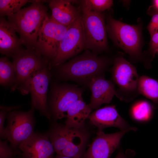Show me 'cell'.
<instances>
[{
    "label": "cell",
    "mask_w": 158,
    "mask_h": 158,
    "mask_svg": "<svg viewBox=\"0 0 158 158\" xmlns=\"http://www.w3.org/2000/svg\"><path fill=\"white\" fill-rule=\"evenodd\" d=\"M44 1H32L30 6L8 16L7 20L19 34L22 44L27 49H35L40 30L48 16Z\"/></svg>",
    "instance_id": "cell-1"
},
{
    "label": "cell",
    "mask_w": 158,
    "mask_h": 158,
    "mask_svg": "<svg viewBox=\"0 0 158 158\" xmlns=\"http://www.w3.org/2000/svg\"><path fill=\"white\" fill-rule=\"evenodd\" d=\"M109 60L87 50L84 53L58 66L57 74L64 80L87 84L92 78L103 75L109 64Z\"/></svg>",
    "instance_id": "cell-2"
},
{
    "label": "cell",
    "mask_w": 158,
    "mask_h": 158,
    "mask_svg": "<svg viewBox=\"0 0 158 158\" xmlns=\"http://www.w3.org/2000/svg\"><path fill=\"white\" fill-rule=\"evenodd\" d=\"M106 25L107 32L114 44L133 59L141 58V29L140 25L123 23L109 15Z\"/></svg>",
    "instance_id": "cell-3"
},
{
    "label": "cell",
    "mask_w": 158,
    "mask_h": 158,
    "mask_svg": "<svg viewBox=\"0 0 158 158\" xmlns=\"http://www.w3.org/2000/svg\"><path fill=\"white\" fill-rule=\"evenodd\" d=\"M85 49L96 54L107 50L108 43L104 15L92 10L85 0L81 1Z\"/></svg>",
    "instance_id": "cell-4"
},
{
    "label": "cell",
    "mask_w": 158,
    "mask_h": 158,
    "mask_svg": "<svg viewBox=\"0 0 158 158\" xmlns=\"http://www.w3.org/2000/svg\"><path fill=\"white\" fill-rule=\"evenodd\" d=\"M111 78L117 87L115 95L121 101L130 102L140 94L139 76L135 67L121 56L114 59L111 69Z\"/></svg>",
    "instance_id": "cell-5"
},
{
    "label": "cell",
    "mask_w": 158,
    "mask_h": 158,
    "mask_svg": "<svg viewBox=\"0 0 158 158\" xmlns=\"http://www.w3.org/2000/svg\"><path fill=\"white\" fill-rule=\"evenodd\" d=\"M48 65L34 74L18 89L23 95L30 93L32 108L38 110L48 119L50 117L48 112L47 93L51 76Z\"/></svg>",
    "instance_id": "cell-6"
},
{
    "label": "cell",
    "mask_w": 158,
    "mask_h": 158,
    "mask_svg": "<svg viewBox=\"0 0 158 158\" xmlns=\"http://www.w3.org/2000/svg\"><path fill=\"white\" fill-rule=\"evenodd\" d=\"M11 58L16 78L11 91L17 89L34 74L49 65L48 60L35 49L22 48Z\"/></svg>",
    "instance_id": "cell-7"
},
{
    "label": "cell",
    "mask_w": 158,
    "mask_h": 158,
    "mask_svg": "<svg viewBox=\"0 0 158 158\" xmlns=\"http://www.w3.org/2000/svg\"><path fill=\"white\" fill-rule=\"evenodd\" d=\"M85 49V42L81 15L70 25L59 45L56 55L49 63V69L58 67L65 61Z\"/></svg>",
    "instance_id": "cell-8"
},
{
    "label": "cell",
    "mask_w": 158,
    "mask_h": 158,
    "mask_svg": "<svg viewBox=\"0 0 158 158\" xmlns=\"http://www.w3.org/2000/svg\"><path fill=\"white\" fill-rule=\"evenodd\" d=\"M34 110L31 108L26 111L15 110L8 113L5 132L7 140L13 149L18 150L19 145L34 133Z\"/></svg>",
    "instance_id": "cell-9"
},
{
    "label": "cell",
    "mask_w": 158,
    "mask_h": 158,
    "mask_svg": "<svg viewBox=\"0 0 158 158\" xmlns=\"http://www.w3.org/2000/svg\"><path fill=\"white\" fill-rule=\"evenodd\" d=\"M68 27L57 23L48 15L46 18L38 34L35 49L49 63L56 57L60 43Z\"/></svg>",
    "instance_id": "cell-10"
},
{
    "label": "cell",
    "mask_w": 158,
    "mask_h": 158,
    "mask_svg": "<svg viewBox=\"0 0 158 158\" xmlns=\"http://www.w3.org/2000/svg\"><path fill=\"white\" fill-rule=\"evenodd\" d=\"M83 90L76 86L55 84L51 88L47 103L50 119L54 121L66 118L67 111L77 101L83 99Z\"/></svg>",
    "instance_id": "cell-11"
},
{
    "label": "cell",
    "mask_w": 158,
    "mask_h": 158,
    "mask_svg": "<svg viewBox=\"0 0 158 158\" xmlns=\"http://www.w3.org/2000/svg\"><path fill=\"white\" fill-rule=\"evenodd\" d=\"M128 130L107 134L98 131L82 158H110L118 146L121 139Z\"/></svg>",
    "instance_id": "cell-12"
},
{
    "label": "cell",
    "mask_w": 158,
    "mask_h": 158,
    "mask_svg": "<svg viewBox=\"0 0 158 158\" xmlns=\"http://www.w3.org/2000/svg\"><path fill=\"white\" fill-rule=\"evenodd\" d=\"M87 119L91 124L97 127L99 131L109 127H114L120 130L136 131L137 128L130 126L118 114L114 105L97 109L91 113Z\"/></svg>",
    "instance_id": "cell-13"
},
{
    "label": "cell",
    "mask_w": 158,
    "mask_h": 158,
    "mask_svg": "<svg viewBox=\"0 0 158 158\" xmlns=\"http://www.w3.org/2000/svg\"><path fill=\"white\" fill-rule=\"evenodd\" d=\"M21 158H54L55 152L49 138L44 133H34L18 147Z\"/></svg>",
    "instance_id": "cell-14"
},
{
    "label": "cell",
    "mask_w": 158,
    "mask_h": 158,
    "mask_svg": "<svg viewBox=\"0 0 158 158\" xmlns=\"http://www.w3.org/2000/svg\"><path fill=\"white\" fill-rule=\"evenodd\" d=\"M87 84L91 92L88 105L92 110L97 109L103 104L110 103L115 95L114 83L106 79L103 74L92 78Z\"/></svg>",
    "instance_id": "cell-15"
},
{
    "label": "cell",
    "mask_w": 158,
    "mask_h": 158,
    "mask_svg": "<svg viewBox=\"0 0 158 158\" xmlns=\"http://www.w3.org/2000/svg\"><path fill=\"white\" fill-rule=\"evenodd\" d=\"M75 1L51 0L48 5L51 11V19L57 23L68 27L81 15L72 4Z\"/></svg>",
    "instance_id": "cell-16"
},
{
    "label": "cell",
    "mask_w": 158,
    "mask_h": 158,
    "mask_svg": "<svg viewBox=\"0 0 158 158\" xmlns=\"http://www.w3.org/2000/svg\"><path fill=\"white\" fill-rule=\"evenodd\" d=\"M14 28L4 17L0 19V52L11 57L22 49L20 39Z\"/></svg>",
    "instance_id": "cell-17"
},
{
    "label": "cell",
    "mask_w": 158,
    "mask_h": 158,
    "mask_svg": "<svg viewBox=\"0 0 158 158\" xmlns=\"http://www.w3.org/2000/svg\"><path fill=\"white\" fill-rule=\"evenodd\" d=\"M92 110L83 99L78 100L69 108L65 121V127L69 129H78L84 127L85 121Z\"/></svg>",
    "instance_id": "cell-18"
},
{
    "label": "cell",
    "mask_w": 158,
    "mask_h": 158,
    "mask_svg": "<svg viewBox=\"0 0 158 158\" xmlns=\"http://www.w3.org/2000/svg\"><path fill=\"white\" fill-rule=\"evenodd\" d=\"M76 129H69L64 125L52 123L45 133L51 143L57 154H59L70 141Z\"/></svg>",
    "instance_id": "cell-19"
},
{
    "label": "cell",
    "mask_w": 158,
    "mask_h": 158,
    "mask_svg": "<svg viewBox=\"0 0 158 158\" xmlns=\"http://www.w3.org/2000/svg\"><path fill=\"white\" fill-rule=\"evenodd\" d=\"M84 128L76 129L70 141L58 154L74 158H82L85 152L88 135Z\"/></svg>",
    "instance_id": "cell-20"
},
{
    "label": "cell",
    "mask_w": 158,
    "mask_h": 158,
    "mask_svg": "<svg viewBox=\"0 0 158 158\" xmlns=\"http://www.w3.org/2000/svg\"><path fill=\"white\" fill-rule=\"evenodd\" d=\"M138 88L140 94L151 100L153 108L158 109V80L146 75L139 76Z\"/></svg>",
    "instance_id": "cell-21"
},
{
    "label": "cell",
    "mask_w": 158,
    "mask_h": 158,
    "mask_svg": "<svg viewBox=\"0 0 158 158\" xmlns=\"http://www.w3.org/2000/svg\"><path fill=\"white\" fill-rule=\"evenodd\" d=\"M154 109L151 104L146 100H142L134 103L131 107L130 113L131 117L140 122H145L151 119Z\"/></svg>",
    "instance_id": "cell-22"
},
{
    "label": "cell",
    "mask_w": 158,
    "mask_h": 158,
    "mask_svg": "<svg viewBox=\"0 0 158 158\" xmlns=\"http://www.w3.org/2000/svg\"><path fill=\"white\" fill-rule=\"evenodd\" d=\"M16 78V72L13 63L6 57L0 59V84L7 88H10L13 85Z\"/></svg>",
    "instance_id": "cell-23"
},
{
    "label": "cell",
    "mask_w": 158,
    "mask_h": 158,
    "mask_svg": "<svg viewBox=\"0 0 158 158\" xmlns=\"http://www.w3.org/2000/svg\"><path fill=\"white\" fill-rule=\"evenodd\" d=\"M29 2L31 1L28 0H0V17L8 16L17 13Z\"/></svg>",
    "instance_id": "cell-24"
},
{
    "label": "cell",
    "mask_w": 158,
    "mask_h": 158,
    "mask_svg": "<svg viewBox=\"0 0 158 158\" xmlns=\"http://www.w3.org/2000/svg\"><path fill=\"white\" fill-rule=\"evenodd\" d=\"M85 2L93 11L99 13L110 8L112 6L113 1L111 0H86Z\"/></svg>",
    "instance_id": "cell-25"
},
{
    "label": "cell",
    "mask_w": 158,
    "mask_h": 158,
    "mask_svg": "<svg viewBox=\"0 0 158 158\" xmlns=\"http://www.w3.org/2000/svg\"><path fill=\"white\" fill-rule=\"evenodd\" d=\"M150 36L149 50L147 53V59L145 64L147 68H150V63L154 59L158 49V30Z\"/></svg>",
    "instance_id": "cell-26"
},
{
    "label": "cell",
    "mask_w": 158,
    "mask_h": 158,
    "mask_svg": "<svg viewBox=\"0 0 158 158\" xmlns=\"http://www.w3.org/2000/svg\"><path fill=\"white\" fill-rule=\"evenodd\" d=\"M8 141H0V158H14L16 155H19L18 150L8 145Z\"/></svg>",
    "instance_id": "cell-27"
},
{
    "label": "cell",
    "mask_w": 158,
    "mask_h": 158,
    "mask_svg": "<svg viewBox=\"0 0 158 158\" xmlns=\"http://www.w3.org/2000/svg\"><path fill=\"white\" fill-rule=\"evenodd\" d=\"M0 137L1 139L7 140L5 128L4 127L5 120L7 116V114L10 111L4 105H1L0 107Z\"/></svg>",
    "instance_id": "cell-28"
},
{
    "label": "cell",
    "mask_w": 158,
    "mask_h": 158,
    "mask_svg": "<svg viewBox=\"0 0 158 158\" xmlns=\"http://www.w3.org/2000/svg\"><path fill=\"white\" fill-rule=\"evenodd\" d=\"M152 16L151 19L147 26V30L150 35L158 30V13Z\"/></svg>",
    "instance_id": "cell-29"
},
{
    "label": "cell",
    "mask_w": 158,
    "mask_h": 158,
    "mask_svg": "<svg viewBox=\"0 0 158 158\" xmlns=\"http://www.w3.org/2000/svg\"><path fill=\"white\" fill-rule=\"evenodd\" d=\"M153 5L149 8V14L152 15L158 13V0H154L152 1Z\"/></svg>",
    "instance_id": "cell-30"
},
{
    "label": "cell",
    "mask_w": 158,
    "mask_h": 158,
    "mask_svg": "<svg viewBox=\"0 0 158 158\" xmlns=\"http://www.w3.org/2000/svg\"><path fill=\"white\" fill-rule=\"evenodd\" d=\"M127 153H124L121 151L119 152L115 158H129Z\"/></svg>",
    "instance_id": "cell-31"
},
{
    "label": "cell",
    "mask_w": 158,
    "mask_h": 158,
    "mask_svg": "<svg viewBox=\"0 0 158 158\" xmlns=\"http://www.w3.org/2000/svg\"><path fill=\"white\" fill-rule=\"evenodd\" d=\"M54 158H74L71 157L65 156L61 155L59 154H56V156L54 157Z\"/></svg>",
    "instance_id": "cell-32"
},
{
    "label": "cell",
    "mask_w": 158,
    "mask_h": 158,
    "mask_svg": "<svg viewBox=\"0 0 158 158\" xmlns=\"http://www.w3.org/2000/svg\"><path fill=\"white\" fill-rule=\"evenodd\" d=\"M156 53H157L158 54V49H157V50Z\"/></svg>",
    "instance_id": "cell-33"
},
{
    "label": "cell",
    "mask_w": 158,
    "mask_h": 158,
    "mask_svg": "<svg viewBox=\"0 0 158 158\" xmlns=\"http://www.w3.org/2000/svg\"><path fill=\"white\" fill-rule=\"evenodd\" d=\"M14 158H20L17 157H15Z\"/></svg>",
    "instance_id": "cell-34"
}]
</instances>
